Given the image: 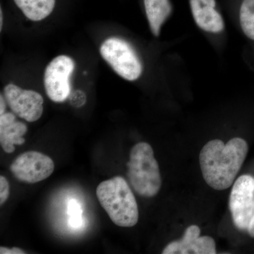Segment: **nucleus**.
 Masks as SVG:
<instances>
[{"instance_id":"f257e3e1","label":"nucleus","mask_w":254,"mask_h":254,"mask_svg":"<svg viewBox=\"0 0 254 254\" xmlns=\"http://www.w3.org/2000/svg\"><path fill=\"white\" fill-rule=\"evenodd\" d=\"M248 144L241 138L227 143L221 140L208 142L200 150L199 162L207 185L215 190H225L235 182L248 153Z\"/></svg>"},{"instance_id":"f03ea898","label":"nucleus","mask_w":254,"mask_h":254,"mask_svg":"<svg viewBox=\"0 0 254 254\" xmlns=\"http://www.w3.org/2000/svg\"><path fill=\"white\" fill-rule=\"evenodd\" d=\"M98 201L119 227H132L138 221V204L136 198L123 177H115L102 182L96 190Z\"/></svg>"},{"instance_id":"7ed1b4c3","label":"nucleus","mask_w":254,"mask_h":254,"mask_svg":"<svg viewBox=\"0 0 254 254\" xmlns=\"http://www.w3.org/2000/svg\"><path fill=\"white\" fill-rule=\"evenodd\" d=\"M127 175L137 194L147 198L158 194L161 188V175L151 145L141 142L131 148Z\"/></svg>"},{"instance_id":"20e7f679","label":"nucleus","mask_w":254,"mask_h":254,"mask_svg":"<svg viewBox=\"0 0 254 254\" xmlns=\"http://www.w3.org/2000/svg\"><path fill=\"white\" fill-rule=\"evenodd\" d=\"M100 53L119 76L129 81L141 76L143 66L133 48L125 40L112 37L103 42Z\"/></svg>"},{"instance_id":"39448f33","label":"nucleus","mask_w":254,"mask_h":254,"mask_svg":"<svg viewBox=\"0 0 254 254\" xmlns=\"http://www.w3.org/2000/svg\"><path fill=\"white\" fill-rule=\"evenodd\" d=\"M229 207L234 224L241 230H248L254 216V177L242 175L234 184Z\"/></svg>"},{"instance_id":"423d86ee","label":"nucleus","mask_w":254,"mask_h":254,"mask_svg":"<svg viewBox=\"0 0 254 254\" xmlns=\"http://www.w3.org/2000/svg\"><path fill=\"white\" fill-rule=\"evenodd\" d=\"M75 68L73 60L66 55H60L50 62L44 73L46 94L55 103L67 99L71 93L70 77Z\"/></svg>"},{"instance_id":"0eeeda50","label":"nucleus","mask_w":254,"mask_h":254,"mask_svg":"<svg viewBox=\"0 0 254 254\" xmlns=\"http://www.w3.org/2000/svg\"><path fill=\"white\" fill-rule=\"evenodd\" d=\"M9 169L19 181L35 184L46 180L53 173L55 163L48 155L31 150L18 155Z\"/></svg>"},{"instance_id":"6e6552de","label":"nucleus","mask_w":254,"mask_h":254,"mask_svg":"<svg viewBox=\"0 0 254 254\" xmlns=\"http://www.w3.org/2000/svg\"><path fill=\"white\" fill-rule=\"evenodd\" d=\"M3 95L10 109L20 118L34 123L41 118L44 100L38 92L10 83L5 86Z\"/></svg>"},{"instance_id":"1a4fd4ad","label":"nucleus","mask_w":254,"mask_h":254,"mask_svg":"<svg viewBox=\"0 0 254 254\" xmlns=\"http://www.w3.org/2000/svg\"><path fill=\"white\" fill-rule=\"evenodd\" d=\"M200 230L197 225L187 229L181 240L174 241L166 246L163 254H215V240L208 236L200 237Z\"/></svg>"},{"instance_id":"9d476101","label":"nucleus","mask_w":254,"mask_h":254,"mask_svg":"<svg viewBox=\"0 0 254 254\" xmlns=\"http://www.w3.org/2000/svg\"><path fill=\"white\" fill-rule=\"evenodd\" d=\"M190 6L193 19L200 29L213 33L223 31L225 23L215 9V0H190Z\"/></svg>"},{"instance_id":"9b49d317","label":"nucleus","mask_w":254,"mask_h":254,"mask_svg":"<svg viewBox=\"0 0 254 254\" xmlns=\"http://www.w3.org/2000/svg\"><path fill=\"white\" fill-rule=\"evenodd\" d=\"M28 128L26 124L16 120L15 114L6 113L0 115V143L5 153H12L14 145H22L25 142L23 136Z\"/></svg>"},{"instance_id":"f8f14e48","label":"nucleus","mask_w":254,"mask_h":254,"mask_svg":"<svg viewBox=\"0 0 254 254\" xmlns=\"http://www.w3.org/2000/svg\"><path fill=\"white\" fill-rule=\"evenodd\" d=\"M145 10L152 33L160 36L164 22L173 12L170 0H144Z\"/></svg>"},{"instance_id":"ddd939ff","label":"nucleus","mask_w":254,"mask_h":254,"mask_svg":"<svg viewBox=\"0 0 254 254\" xmlns=\"http://www.w3.org/2000/svg\"><path fill=\"white\" fill-rule=\"evenodd\" d=\"M15 4L30 20L39 21L53 12L55 0H14Z\"/></svg>"},{"instance_id":"4468645a","label":"nucleus","mask_w":254,"mask_h":254,"mask_svg":"<svg viewBox=\"0 0 254 254\" xmlns=\"http://www.w3.org/2000/svg\"><path fill=\"white\" fill-rule=\"evenodd\" d=\"M240 21L245 36L254 41V0H243L240 7Z\"/></svg>"},{"instance_id":"2eb2a0df","label":"nucleus","mask_w":254,"mask_h":254,"mask_svg":"<svg viewBox=\"0 0 254 254\" xmlns=\"http://www.w3.org/2000/svg\"><path fill=\"white\" fill-rule=\"evenodd\" d=\"M67 213L69 216L68 225L73 229L81 228L83 227L84 221L83 219V210L81 204L75 199L68 201Z\"/></svg>"},{"instance_id":"dca6fc26","label":"nucleus","mask_w":254,"mask_h":254,"mask_svg":"<svg viewBox=\"0 0 254 254\" xmlns=\"http://www.w3.org/2000/svg\"><path fill=\"white\" fill-rule=\"evenodd\" d=\"M9 196V184L4 176L0 177V204L3 205Z\"/></svg>"},{"instance_id":"f3484780","label":"nucleus","mask_w":254,"mask_h":254,"mask_svg":"<svg viewBox=\"0 0 254 254\" xmlns=\"http://www.w3.org/2000/svg\"><path fill=\"white\" fill-rule=\"evenodd\" d=\"M0 254H24L26 252L18 248V247H13V248L9 249L6 247H0Z\"/></svg>"},{"instance_id":"a211bd4d","label":"nucleus","mask_w":254,"mask_h":254,"mask_svg":"<svg viewBox=\"0 0 254 254\" xmlns=\"http://www.w3.org/2000/svg\"><path fill=\"white\" fill-rule=\"evenodd\" d=\"M6 100H5L4 95H0V115H2L5 113L6 110Z\"/></svg>"},{"instance_id":"6ab92c4d","label":"nucleus","mask_w":254,"mask_h":254,"mask_svg":"<svg viewBox=\"0 0 254 254\" xmlns=\"http://www.w3.org/2000/svg\"><path fill=\"white\" fill-rule=\"evenodd\" d=\"M247 231L249 232V234H250V236L254 237V216L253 219H252V222H251L250 227H249L248 230Z\"/></svg>"},{"instance_id":"aec40b11","label":"nucleus","mask_w":254,"mask_h":254,"mask_svg":"<svg viewBox=\"0 0 254 254\" xmlns=\"http://www.w3.org/2000/svg\"><path fill=\"white\" fill-rule=\"evenodd\" d=\"M0 30L2 29V26H3V16H2V10H0Z\"/></svg>"}]
</instances>
